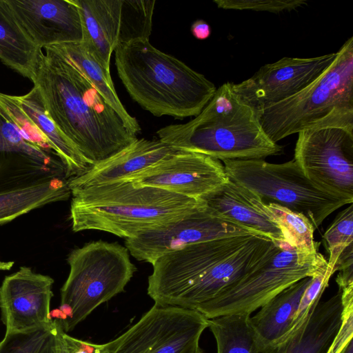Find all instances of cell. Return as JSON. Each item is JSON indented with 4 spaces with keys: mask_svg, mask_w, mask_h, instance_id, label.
<instances>
[{
    "mask_svg": "<svg viewBox=\"0 0 353 353\" xmlns=\"http://www.w3.org/2000/svg\"><path fill=\"white\" fill-rule=\"evenodd\" d=\"M17 23L39 48L82 41L73 0H5Z\"/></svg>",
    "mask_w": 353,
    "mask_h": 353,
    "instance_id": "obj_18",
    "label": "cell"
},
{
    "mask_svg": "<svg viewBox=\"0 0 353 353\" xmlns=\"http://www.w3.org/2000/svg\"><path fill=\"white\" fill-rule=\"evenodd\" d=\"M208 319L197 311L154 304L99 353H189L199 347Z\"/></svg>",
    "mask_w": 353,
    "mask_h": 353,
    "instance_id": "obj_11",
    "label": "cell"
},
{
    "mask_svg": "<svg viewBox=\"0 0 353 353\" xmlns=\"http://www.w3.org/2000/svg\"><path fill=\"white\" fill-rule=\"evenodd\" d=\"M118 76L130 97L156 117L197 116L216 92L203 74L137 39L114 49Z\"/></svg>",
    "mask_w": 353,
    "mask_h": 353,
    "instance_id": "obj_4",
    "label": "cell"
},
{
    "mask_svg": "<svg viewBox=\"0 0 353 353\" xmlns=\"http://www.w3.org/2000/svg\"><path fill=\"white\" fill-rule=\"evenodd\" d=\"M222 162L229 179L251 190L266 204L275 203L303 214L314 229L335 210L353 203L316 186L294 159L283 163L263 159Z\"/></svg>",
    "mask_w": 353,
    "mask_h": 353,
    "instance_id": "obj_8",
    "label": "cell"
},
{
    "mask_svg": "<svg viewBox=\"0 0 353 353\" xmlns=\"http://www.w3.org/2000/svg\"><path fill=\"white\" fill-rule=\"evenodd\" d=\"M340 353H353V341H350Z\"/></svg>",
    "mask_w": 353,
    "mask_h": 353,
    "instance_id": "obj_36",
    "label": "cell"
},
{
    "mask_svg": "<svg viewBox=\"0 0 353 353\" xmlns=\"http://www.w3.org/2000/svg\"><path fill=\"white\" fill-rule=\"evenodd\" d=\"M59 353H99L101 344L85 341L65 332L60 325L58 333Z\"/></svg>",
    "mask_w": 353,
    "mask_h": 353,
    "instance_id": "obj_34",
    "label": "cell"
},
{
    "mask_svg": "<svg viewBox=\"0 0 353 353\" xmlns=\"http://www.w3.org/2000/svg\"><path fill=\"white\" fill-rule=\"evenodd\" d=\"M341 293L319 302L305 322L283 341L264 353H326L341 322Z\"/></svg>",
    "mask_w": 353,
    "mask_h": 353,
    "instance_id": "obj_21",
    "label": "cell"
},
{
    "mask_svg": "<svg viewBox=\"0 0 353 353\" xmlns=\"http://www.w3.org/2000/svg\"><path fill=\"white\" fill-rule=\"evenodd\" d=\"M70 190L73 232L99 230L125 239L207 208L201 199L125 180Z\"/></svg>",
    "mask_w": 353,
    "mask_h": 353,
    "instance_id": "obj_3",
    "label": "cell"
},
{
    "mask_svg": "<svg viewBox=\"0 0 353 353\" xmlns=\"http://www.w3.org/2000/svg\"><path fill=\"white\" fill-rule=\"evenodd\" d=\"M312 277H305L282 290L265 304L250 321L265 349L280 342L289 332L301 296Z\"/></svg>",
    "mask_w": 353,
    "mask_h": 353,
    "instance_id": "obj_23",
    "label": "cell"
},
{
    "mask_svg": "<svg viewBox=\"0 0 353 353\" xmlns=\"http://www.w3.org/2000/svg\"><path fill=\"white\" fill-rule=\"evenodd\" d=\"M56 46L73 62L105 101L116 111L127 129L137 136L141 132V128L136 117L131 116L121 102L110 71L97 61L81 42L64 43Z\"/></svg>",
    "mask_w": 353,
    "mask_h": 353,
    "instance_id": "obj_25",
    "label": "cell"
},
{
    "mask_svg": "<svg viewBox=\"0 0 353 353\" xmlns=\"http://www.w3.org/2000/svg\"><path fill=\"white\" fill-rule=\"evenodd\" d=\"M73 1L81 18V42L107 70L117 46L151 34L154 0Z\"/></svg>",
    "mask_w": 353,
    "mask_h": 353,
    "instance_id": "obj_10",
    "label": "cell"
},
{
    "mask_svg": "<svg viewBox=\"0 0 353 353\" xmlns=\"http://www.w3.org/2000/svg\"><path fill=\"white\" fill-rule=\"evenodd\" d=\"M241 234H256L207 207L169 225L125 239V246L137 260L152 264L159 257L188 246Z\"/></svg>",
    "mask_w": 353,
    "mask_h": 353,
    "instance_id": "obj_14",
    "label": "cell"
},
{
    "mask_svg": "<svg viewBox=\"0 0 353 353\" xmlns=\"http://www.w3.org/2000/svg\"><path fill=\"white\" fill-rule=\"evenodd\" d=\"M339 270L336 282L339 290H345L353 288V243L345 248L339 256L334 272Z\"/></svg>",
    "mask_w": 353,
    "mask_h": 353,
    "instance_id": "obj_33",
    "label": "cell"
},
{
    "mask_svg": "<svg viewBox=\"0 0 353 353\" xmlns=\"http://www.w3.org/2000/svg\"><path fill=\"white\" fill-rule=\"evenodd\" d=\"M267 206L297 252L310 256L317 254L320 243L314 240L315 229L305 216L275 203H268Z\"/></svg>",
    "mask_w": 353,
    "mask_h": 353,
    "instance_id": "obj_29",
    "label": "cell"
},
{
    "mask_svg": "<svg viewBox=\"0 0 353 353\" xmlns=\"http://www.w3.org/2000/svg\"><path fill=\"white\" fill-rule=\"evenodd\" d=\"M59 323L22 332H8L0 341V353H59Z\"/></svg>",
    "mask_w": 353,
    "mask_h": 353,
    "instance_id": "obj_28",
    "label": "cell"
},
{
    "mask_svg": "<svg viewBox=\"0 0 353 353\" xmlns=\"http://www.w3.org/2000/svg\"><path fill=\"white\" fill-rule=\"evenodd\" d=\"M294 158L321 189L353 200V132L329 127L301 131Z\"/></svg>",
    "mask_w": 353,
    "mask_h": 353,
    "instance_id": "obj_12",
    "label": "cell"
},
{
    "mask_svg": "<svg viewBox=\"0 0 353 353\" xmlns=\"http://www.w3.org/2000/svg\"><path fill=\"white\" fill-rule=\"evenodd\" d=\"M336 52L311 58L283 57L261 66L249 79L230 83L236 95L259 114L299 92L332 64Z\"/></svg>",
    "mask_w": 353,
    "mask_h": 353,
    "instance_id": "obj_15",
    "label": "cell"
},
{
    "mask_svg": "<svg viewBox=\"0 0 353 353\" xmlns=\"http://www.w3.org/2000/svg\"><path fill=\"white\" fill-rule=\"evenodd\" d=\"M11 97L25 119L48 141L65 166L69 179L91 166L50 118L35 86L24 95Z\"/></svg>",
    "mask_w": 353,
    "mask_h": 353,
    "instance_id": "obj_22",
    "label": "cell"
},
{
    "mask_svg": "<svg viewBox=\"0 0 353 353\" xmlns=\"http://www.w3.org/2000/svg\"><path fill=\"white\" fill-rule=\"evenodd\" d=\"M54 280L23 266L6 276L0 286L1 321L8 332H22L50 325Z\"/></svg>",
    "mask_w": 353,
    "mask_h": 353,
    "instance_id": "obj_17",
    "label": "cell"
},
{
    "mask_svg": "<svg viewBox=\"0 0 353 353\" xmlns=\"http://www.w3.org/2000/svg\"><path fill=\"white\" fill-rule=\"evenodd\" d=\"M340 291L343 305L341 322L326 353H340L344 347L352 341L353 289Z\"/></svg>",
    "mask_w": 353,
    "mask_h": 353,
    "instance_id": "obj_32",
    "label": "cell"
},
{
    "mask_svg": "<svg viewBox=\"0 0 353 353\" xmlns=\"http://www.w3.org/2000/svg\"><path fill=\"white\" fill-rule=\"evenodd\" d=\"M44 49L34 86L50 118L90 165L137 139L65 54L56 46Z\"/></svg>",
    "mask_w": 353,
    "mask_h": 353,
    "instance_id": "obj_2",
    "label": "cell"
},
{
    "mask_svg": "<svg viewBox=\"0 0 353 353\" xmlns=\"http://www.w3.org/2000/svg\"><path fill=\"white\" fill-rule=\"evenodd\" d=\"M259 118L266 135L276 143L307 130L336 127L353 132V37L311 84L263 110Z\"/></svg>",
    "mask_w": 353,
    "mask_h": 353,
    "instance_id": "obj_6",
    "label": "cell"
},
{
    "mask_svg": "<svg viewBox=\"0 0 353 353\" xmlns=\"http://www.w3.org/2000/svg\"><path fill=\"white\" fill-rule=\"evenodd\" d=\"M218 8L225 10L266 11L279 13L291 11L307 3L305 0H214Z\"/></svg>",
    "mask_w": 353,
    "mask_h": 353,
    "instance_id": "obj_31",
    "label": "cell"
},
{
    "mask_svg": "<svg viewBox=\"0 0 353 353\" xmlns=\"http://www.w3.org/2000/svg\"><path fill=\"white\" fill-rule=\"evenodd\" d=\"M157 134L158 139L174 149L219 161L263 159L281 154L283 148L269 139L257 112L235 94L230 82L216 88L194 119L163 127Z\"/></svg>",
    "mask_w": 353,
    "mask_h": 353,
    "instance_id": "obj_5",
    "label": "cell"
},
{
    "mask_svg": "<svg viewBox=\"0 0 353 353\" xmlns=\"http://www.w3.org/2000/svg\"><path fill=\"white\" fill-rule=\"evenodd\" d=\"M42 50L17 23L5 0H0V60L33 81Z\"/></svg>",
    "mask_w": 353,
    "mask_h": 353,
    "instance_id": "obj_24",
    "label": "cell"
},
{
    "mask_svg": "<svg viewBox=\"0 0 353 353\" xmlns=\"http://www.w3.org/2000/svg\"><path fill=\"white\" fill-rule=\"evenodd\" d=\"M67 261L70 272L61 289V305L50 311L66 333L123 292L137 271L128 248L117 242H89L73 250Z\"/></svg>",
    "mask_w": 353,
    "mask_h": 353,
    "instance_id": "obj_7",
    "label": "cell"
},
{
    "mask_svg": "<svg viewBox=\"0 0 353 353\" xmlns=\"http://www.w3.org/2000/svg\"><path fill=\"white\" fill-rule=\"evenodd\" d=\"M248 313L228 314L208 319L217 353H264Z\"/></svg>",
    "mask_w": 353,
    "mask_h": 353,
    "instance_id": "obj_27",
    "label": "cell"
},
{
    "mask_svg": "<svg viewBox=\"0 0 353 353\" xmlns=\"http://www.w3.org/2000/svg\"><path fill=\"white\" fill-rule=\"evenodd\" d=\"M190 198L201 199L224 184L228 177L218 159L177 150L150 168L124 179ZM121 181V180H120Z\"/></svg>",
    "mask_w": 353,
    "mask_h": 353,
    "instance_id": "obj_16",
    "label": "cell"
},
{
    "mask_svg": "<svg viewBox=\"0 0 353 353\" xmlns=\"http://www.w3.org/2000/svg\"><path fill=\"white\" fill-rule=\"evenodd\" d=\"M68 180L57 178L0 193V225L47 204L68 200L71 196Z\"/></svg>",
    "mask_w": 353,
    "mask_h": 353,
    "instance_id": "obj_26",
    "label": "cell"
},
{
    "mask_svg": "<svg viewBox=\"0 0 353 353\" xmlns=\"http://www.w3.org/2000/svg\"><path fill=\"white\" fill-rule=\"evenodd\" d=\"M189 353H204V352L199 346V347H197L196 349H195L194 350H193Z\"/></svg>",
    "mask_w": 353,
    "mask_h": 353,
    "instance_id": "obj_37",
    "label": "cell"
},
{
    "mask_svg": "<svg viewBox=\"0 0 353 353\" xmlns=\"http://www.w3.org/2000/svg\"><path fill=\"white\" fill-rule=\"evenodd\" d=\"M57 178L68 179L57 154L20 130L0 103V193Z\"/></svg>",
    "mask_w": 353,
    "mask_h": 353,
    "instance_id": "obj_13",
    "label": "cell"
},
{
    "mask_svg": "<svg viewBox=\"0 0 353 353\" xmlns=\"http://www.w3.org/2000/svg\"><path fill=\"white\" fill-rule=\"evenodd\" d=\"M191 32L196 39L203 40L210 36L211 28L204 20L198 19L192 24Z\"/></svg>",
    "mask_w": 353,
    "mask_h": 353,
    "instance_id": "obj_35",
    "label": "cell"
},
{
    "mask_svg": "<svg viewBox=\"0 0 353 353\" xmlns=\"http://www.w3.org/2000/svg\"><path fill=\"white\" fill-rule=\"evenodd\" d=\"M178 150L161 141L137 139L108 159L69 179L70 189L116 182L150 168ZM71 191V190H70Z\"/></svg>",
    "mask_w": 353,
    "mask_h": 353,
    "instance_id": "obj_20",
    "label": "cell"
},
{
    "mask_svg": "<svg viewBox=\"0 0 353 353\" xmlns=\"http://www.w3.org/2000/svg\"><path fill=\"white\" fill-rule=\"evenodd\" d=\"M323 241L329 253L327 271L332 275L335 263L343 250L353 243V205L341 211L327 228Z\"/></svg>",
    "mask_w": 353,
    "mask_h": 353,
    "instance_id": "obj_30",
    "label": "cell"
},
{
    "mask_svg": "<svg viewBox=\"0 0 353 353\" xmlns=\"http://www.w3.org/2000/svg\"><path fill=\"white\" fill-rule=\"evenodd\" d=\"M219 216L274 242H290L274 214L259 196L228 180L202 198Z\"/></svg>",
    "mask_w": 353,
    "mask_h": 353,
    "instance_id": "obj_19",
    "label": "cell"
},
{
    "mask_svg": "<svg viewBox=\"0 0 353 353\" xmlns=\"http://www.w3.org/2000/svg\"><path fill=\"white\" fill-rule=\"evenodd\" d=\"M327 263L320 252L310 256L297 252L288 242H279L276 250L256 268L196 311L208 319L228 314H251L292 284L311 277Z\"/></svg>",
    "mask_w": 353,
    "mask_h": 353,
    "instance_id": "obj_9",
    "label": "cell"
},
{
    "mask_svg": "<svg viewBox=\"0 0 353 353\" xmlns=\"http://www.w3.org/2000/svg\"><path fill=\"white\" fill-rule=\"evenodd\" d=\"M277 246L263 236L241 234L165 254L152 263L148 294L154 304L196 310L253 270Z\"/></svg>",
    "mask_w": 353,
    "mask_h": 353,
    "instance_id": "obj_1",
    "label": "cell"
}]
</instances>
